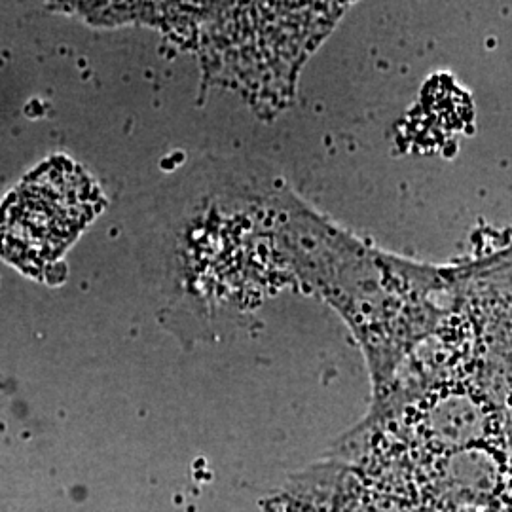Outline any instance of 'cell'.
<instances>
[{"mask_svg":"<svg viewBox=\"0 0 512 512\" xmlns=\"http://www.w3.org/2000/svg\"><path fill=\"white\" fill-rule=\"evenodd\" d=\"M448 270L458 300L512 323V243Z\"/></svg>","mask_w":512,"mask_h":512,"instance_id":"obj_3","label":"cell"},{"mask_svg":"<svg viewBox=\"0 0 512 512\" xmlns=\"http://www.w3.org/2000/svg\"><path fill=\"white\" fill-rule=\"evenodd\" d=\"M101 192L78 165L55 158L38 167L0 207V255L40 275L101 209Z\"/></svg>","mask_w":512,"mask_h":512,"instance_id":"obj_2","label":"cell"},{"mask_svg":"<svg viewBox=\"0 0 512 512\" xmlns=\"http://www.w3.org/2000/svg\"><path fill=\"white\" fill-rule=\"evenodd\" d=\"M279 239L310 289L338 311L365 353L380 401L452 306L448 266L370 247L294 198L279 200Z\"/></svg>","mask_w":512,"mask_h":512,"instance_id":"obj_1","label":"cell"}]
</instances>
